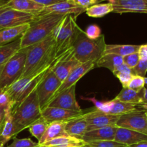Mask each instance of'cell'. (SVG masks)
<instances>
[{
    "mask_svg": "<svg viewBox=\"0 0 147 147\" xmlns=\"http://www.w3.org/2000/svg\"><path fill=\"white\" fill-rule=\"evenodd\" d=\"M55 55V42L52 34L42 41L30 46L20 78L34 76L54 67L61 56L56 58Z\"/></svg>",
    "mask_w": 147,
    "mask_h": 147,
    "instance_id": "1",
    "label": "cell"
},
{
    "mask_svg": "<svg viewBox=\"0 0 147 147\" xmlns=\"http://www.w3.org/2000/svg\"><path fill=\"white\" fill-rule=\"evenodd\" d=\"M65 15L50 14L37 17L21 36V49L30 47L47 38Z\"/></svg>",
    "mask_w": 147,
    "mask_h": 147,
    "instance_id": "2",
    "label": "cell"
},
{
    "mask_svg": "<svg viewBox=\"0 0 147 147\" xmlns=\"http://www.w3.org/2000/svg\"><path fill=\"white\" fill-rule=\"evenodd\" d=\"M106 45L103 34L96 40H90L80 29L72 46L73 55L81 64L89 62L96 63L104 53Z\"/></svg>",
    "mask_w": 147,
    "mask_h": 147,
    "instance_id": "3",
    "label": "cell"
},
{
    "mask_svg": "<svg viewBox=\"0 0 147 147\" xmlns=\"http://www.w3.org/2000/svg\"><path fill=\"white\" fill-rule=\"evenodd\" d=\"M11 114L19 133L41 117V109L36 89L11 109Z\"/></svg>",
    "mask_w": 147,
    "mask_h": 147,
    "instance_id": "4",
    "label": "cell"
},
{
    "mask_svg": "<svg viewBox=\"0 0 147 147\" xmlns=\"http://www.w3.org/2000/svg\"><path fill=\"white\" fill-rule=\"evenodd\" d=\"M80 30L71 14H66L55 27L52 35L55 42L56 58L71 48Z\"/></svg>",
    "mask_w": 147,
    "mask_h": 147,
    "instance_id": "5",
    "label": "cell"
},
{
    "mask_svg": "<svg viewBox=\"0 0 147 147\" xmlns=\"http://www.w3.org/2000/svg\"><path fill=\"white\" fill-rule=\"evenodd\" d=\"M53 67H50L45 71L37 73L34 76L20 78L17 81L14 82L7 90H5L9 97L10 105L11 107L13 108L15 105L20 103L22 100L27 97L34 89L37 88V86L44 78L47 72L50 69H53Z\"/></svg>",
    "mask_w": 147,
    "mask_h": 147,
    "instance_id": "6",
    "label": "cell"
},
{
    "mask_svg": "<svg viewBox=\"0 0 147 147\" xmlns=\"http://www.w3.org/2000/svg\"><path fill=\"white\" fill-rule=\"evenodd\" d=\"M30 47L20 49L4 64L0 76V89L5 90L20 78Z\"/></svg>",
    "mask_w": 147,
    "mask_h": 147,
    "instance_id": "7",
    "label": "cell"
},
{
    "mask_svg": "<svg viewBox=\"0 0 147 147\" xmlns=\"http://www.w3.org/2000/svg\"><path fill=\"white\" fill-rule=\"evenodd\" d=\"M52 70L53 69H50L47 72L36 88L41 111L48 106L49 103L53 100L56 91L62 83Z\"/></svg>",
    "mask_w": 147,
    "mask_h": 147,
    "instance_id": "8",
    "label": "cell"
},
{
    "mask_svg": "<svg viewBox=\"0 0 147 147\" xmlns=\"http://www.w3.org/2000/svg\"><path fill=\"white\" fill-rule=\"evenodd\" d=\"M116 126L147 135V114L145 109H135L119 116Z\"/></svg>",
    "mask_w": 147,
    "mask_h": 147,
    "instance_id": "9",
    "label": "cell"
},
{
    "mask_svg": "<svg viewBox=\"0 0 147 147\" xmlns=\"http://www.w3.org/2000/svg\"><path fill=\"white\" fill-rule=\"evenodd\" d=\"M83 116L88 123V131H90L106 126H116L120 116L103 113L94 109L88 113H84Z\"/></svg>",
    "mask_w": 147,
    "mask_h": 147,
    "instance_id": "10",
    "label": "cell"
},
{
    "mask_svg": "<svg viewBox=\"0 0 147 147\" xmlns=\"http://www.w3.org/2000/svg\"><path fill=\"white\" fill-rule=\"evenodd\" d=\"M80 64L81 63L74 57L72 47L60 56L52 71L60 81L63 82L68 75Z\"/></svg>",
    "mask_w": 147,
    "mask_h": 147,
    "instance_id": "11",
    "label": "cell"
},
{
    "mask_svg": "<svg viewBox=\"0 0 147 147\" xmlns=\"http://www.w3.org/2000/svg\"><path fill=\"white\" fill-rule=\"evenodd\" d=\"M34 19V14L7 9L0 14V27L1 29L9 28L30 24Z\"/></svg>",
    "mask_w": 147,
    "mask_h": 147,
    "instance_id": "12",
    "label": "cell"
},
{
    "mask_svg": "<svg viewBox=\"0 0 147 147\" xmlns=\"http://www.w3.org/2000/svg\"><path fill=\"white\" fill-rule=\"evenodd\" d=\"M48 106L76 111H83L76 98V86L64 90L51 100Z\"/></svg>",
    "mask_w": 147,
    "mask_h": 147,
    "instance_id": "13",
    "label": "cell"
},
{
    "mask_svg": "<svg viewBox=\"0 0 147 147\" xmlns=\"http://www.w3.org/2000/svg\"><path fill=\"white\" fill-rule=\"evenodd\" d=\"M86 11V9L76 7L67 0H65V1H60L57 4L48 6V7H45L44 9L40 13L35 15V17H39L50 14H63V15L71 14L76 20L78 16L85 12Z\"/></svg>",
    "mask_w": 147,
    "mask_h": 147,
    "instance_id": "14",
    "label": "cell"
},
{
    "mask_svg": "<svg viewBox=\"0 0 147 147\" xmlns=\"http://www.w3.org/2000/svg\"><path fill=\"white\" fill-rule=\"evenodd\" d=\"M113 12L147 14V0H113Z\"/></svg>",
    "mask_w": 147,
    "mask_h": 147,
    "instance_id": "15",
    "label": "cell"
},
{
    "mask_svg": "<svg viewBox=\"0 0 147 147\" xmlns=\"http://www.w3.org/2000/svg\"><path fill=\"white\" fill-rule=\"evenodd\" d=\"M95 66H96V63H93V62H89V63L80 64V65H78L77 67H76V68L68 75V76L65 79L64 81L62 82L60 88H59L57 89V91H56L53 98H55L57 95L60 94V93H62L63 91L68 89L69 88L72 87V86H76L77 82L81 78H83L86 73H88L90 70H91Z\"/></svg>",
    "mask_w": 147,
    "mask_h": 147,
    "instance_id": "16",
    "label": "cell"
},
{
    "mask_svg": "<svg viewBox=\"0 0 147 147\" xmlns=\"http://www.w3.org/2000/svg\"><path fill=\"white\" fill-rule=\"evenodd\" d=\"M83 111L67 110L60 108L47 106L41 111V116L47 123L60 121H68L83 114Z\"/></svg>",
    "mask_w": 147,
    "mask_h": 147,
    "instance_id": "17",
    "label": "cell"
},
{
    "mask_svg": "<svg viewBox=\"0 0 147 147\" xmlns=\"http://www.w3.org/2000/svg\"><path fill=\"white\" fill-rule=\"evenodd\" d=\"M11 109L12 107L9 106L7 109L5 117L0 126V147L4 146L10 139L14 138L19 134L13 121Z\"/></svg>",
    "mask_w": 147,
    "mask_h": 147,
    "instance_id": "18",
    "label": "cell"
},
{
    "mask_svg": "<svg viewBox=\"0 0 147 147\" xmlns=\"http://www.w3.org/2000/svg\"><path fill=\"white\" fill-rule=\"evenodd\" d=\"M114 141L129 146L142 142H147V135L130 129L118 127Z\"/></svg>",
    "mask_w": 147,
    "mask_h": 147,
    "instance_id": "19",
    "label": "cell"
},
{
    "mask_svg": "<svg viewBox=\"0 0 147 147\" xmlns=\"http://www.w3.org/2000/svg\"><path fill=\"white\" fill-rule=\"evenodd\" d=\"M117 126H106L87 131L82 138L86 144L100 141L114 140Z\"/></svg>",
    "mask_w": 147,
    "mask_h": 147,
    "instance_id": "20",
    "label": "cell"
},
{
    "mask_svg": "<svg viewBox=\"0 0 147 147\" xmlns=\"http://www.w3.org/2000/svg\"><path fill=\"white\" fill-rule=\"evenodd\" d=\"M5 6L8 9L30 13L34 15H37L45 7L32 0H8Z\"/></svg>",
    "mask_w": 147,
    "mask_h": 147,
    "instance_id": "21",
    "label": "cell"
},
{
    "mask_svg": "<svg viewBox=\"0 0 147 147\" xmlns=\"http://www.w3.org/2000/svg\"><path fill=\"white\" fill-rule=\"evenodd\" d=\"M67 122V121H53L49 123L44 134L42 136L40 140L37 142V144H42L60 136L68 135L65 131V126Z\"/></svg>",
    "mask_w": 147,
    "mask_h": 147,
    "instance_id": "22",
    "label": "cell"
},
{
    "mask_svg": "<svg viewBox=\"0 0 147 147\" xmlns=\"http://www.w3.org/2000/svg\"><path fill=\"white\" fill-rule=\"evenodd\" d=\"M65 131L69 136L82 139L85 134L88 131V123L83 114L67 121Z\"/></svg>",
    "mask_w": 147,
    "mask_h": 147,
    "instance_id": "23",
    "label": "cell"
},
{
    "mask_svg": "<svg viewBox=\"0 0 147 147\" xmlns=\"http://www.w3.org/2000/svg\"><path fill=\"white\" fill-rule=\"evenodd\" d=\"M86 146V143L82 139L67 135L60 136L42 144H37L35 147H84Z\"/></svg>",
    "mask_w": 147,
    "mask_h": 147,
    "instance_id": "24",
    "label": "cell"
},
{
    "mask_svg": "<svg viewBox=\"0 0 147 147\" xmlns=\"http://www.w3.org/2000/svg\"><path fill=\"white\" fill-rule=\"evenodd\" d=\"M30 24H24L9 28L0 30V46L4 45L21 37L30 27Z\"/></svg>",
    "mask_w": 147,
    "mask_h": 147,
    "instance_id": "25",
    "label": "cell"
},
{
    "mask_svg": "<svg viewBox=\"0 0 147 147\" xmlns=\"http://www.w3.org/2000/svg\"><path fill=\"white\" fill-rule=\"evenodd\" d=\"M144 88L142 90L137 91L128 88H123L116 98L123 102L140 106L143 98Z\"/></svg>",
    "mask_w": 147,
    "mask_h": 147,
    "instance_id": "26",
    "label": "cell"
},
{
    "mask_svg": "<svg viewBox=\"0 0 147 147\" xmlns=\"http://www.w3.org/2000/svg\"><path fill=\"white\" fill-rule=\"evenodd\" d=\"M21 49V37L4 45L0 46V66L4 65Z\"/></svg>",
    "mask_w": 147,
    "mask_h": 147,
    "instance_id": "27",
    "label": "cell"
},
{
    "mask_svg": "<svg viewBox=\"0 0 147 147\" xmlns=\"http://www.w3.org/2000/svg\"><path fill=\"white\" fill-rule=\"evenodd\" d=\"M140 45H106L103 54H114L125 57L139 51Z\"/></svg>",
    "mask_w": 147,
    "mask_h": 147,
    "instance_id": "28",
    "label": "cell"
},
{
    "mask_svg": "<svg viewBox=\"0 0 147 147\" xmlns=\"http://www.w3.org/2000/svg\"><path fill=\"white\" fill-rule=\"evenodd\" d=\"M123 63V57L114 54H103L96 62V65L98 67H105L113 73L118 67Z\"/></svg>",
    "mask_w": 147,
    "mask_h": 147,
    "instance_id": "29",
    "label": "cell"
},
{
    "mask_svg": "<svg viewBox=\"0 0 147 147\" xmlns=\"http://www.w3.org/2000/svg\"><path fill=\"white\" fill-rule=\"evenodd\" d=\"M109 103H110L109 113L116 115V116H121L124 113L132 111L136 109V106H137L134 104L121 101L116 98H115L113 100H109Z\"/></svg>",
    "mask_w": 147,
    "mask_h": 147,
    "instance_id": "30",
    "label": "cell"
},
{
    "mask_svg": "<svg viewBox=\"0 0 147 147\" xmlns=\"http://www.w3.org/2000/svg\"><path fill=\"white\" fill-rule=\"evenodd\" d=\"M111 12H113V6L111 3L96 4L86 9V13L88 16L93 18H100L106 16Z\"/></svg>",
    "mask_w": 147,
    "mask_h": 147,
    "instance_id": "31",
    "label": "cell"
},
{
    "mask_svg": "<svg viewBox=\"0 0 147 147\" xmlns=\"http://www.w3.org/2000/svg\"><path fill=\"white\" fill-rule=\"evenodd\" d=\"M48 123H47V121L45 120L41 116L40 119H37L29 126V131H30V134L34 138H36L39 142L44 134L45 131L48 126Z\"/></svg>",
    "mask_w": 147,
    "mask_h": 147,
    "instance_id": "32",
    "label": "cell"
},
{
    "mask_svg": "<svg viewBox=\"0 0 147 147\" xmlns=\"http://www.w3.org/2000/svg\"><path fill=\"white\" fill-rule=\"evenodd\" d=\"M145 85L146 84H145L144 82V78L136 76V75H134L131 80L128 84L127 88L132 89V90L139 91V90H142L144 88H145Z\"/></svg>",
    "mask_w": 147,
    "mask_h": 147,
    "instance_id": "33",
    "label": "cell"
},
{
    "mask_svg": "<svg viewBox=\"0 0 147 147\" xmlns=\"http://www.w3.org/2000/svg\"><path fill=\"white\" fill-rule=\"evenodd\" d=\"M37 143L33 142L31 139H17L14 137L13 142L7 146L3 147H35Z\"/></svg>",
    "mask_w": 147,
    "mask_h": 147,
    "instance_id": "34",
    "label": "cell"
},
{
    "mask_svg": "<svg viewBox=\"0 0 147 147\" xmlns=\"http://www.w3.org/2000/svg\"><path fill=\"white\" fill-rule=\"evenodd\" d=\"M87 147H127V146L113 141H100L86 144Z\"/></svg>",
    "mask_w": 147,
    "mask_h": 147,
    "instance_id": "35",
    "label": "cell"
},
{
    "mask_svg": "<svg viewBox=\"0 0 147 147\" xmlns=\"http://www.w3.org/2000/svg\"><path fill=\"white\" fill-rule=\"evenodd\" d=\"M85 34L90 40H96L101 36V29L98 24H90L86 29Z\"/></svg>",
    "mask_w": 147,
    "mask_h": 147,
    "instance_id": "36",
    "label": "cell"
},
{
    "mask_svg": "<svg viewBox=\"0 0 147 147\" xmlns=\"http://www.w3.org/2000/svg\"><path fill=\"white\" fill-rule=\"evenodd\" d=\"M123 63H124L126 65H127L129 68L133 69L137 65V64L139 63L140 58H139V55L138 52L134 53H132V54L128 55L123 57Z\"/></svg>",
    "mask_w": 147,
    "mask_h": 147,
    "instance_id": "37",
    "label": "cell"
},
{
    "mask_svg": "<svg viewBox=\"0 0 147 147\" xmlns=\"http://www.w3.org/2000/svg\"><path fill=\"white\" fill-rule=\"evenodd\" d=\"M116 78L119 80L123 86V88H127L128 84L131 80L134 74L132 73V70L131 71H121L116 73L114 75Z\"/></svg>",
    "mask_w": 147,
    "mask_h": 147,
    "instance_id": "38",
    "label": "cell"
},
{
    "mask_svg": "<svg viewBox=\"0 0 147 147\" xmlns=\"http://www.w3.org/2000/svg\"><path fill=\"white\" fill-rule=\"evenodd\" d=\"M131 70L134 75L145 78L147 73V60H139L137 65Z\"/></svg>",
    "mask_w": 147,
    "mask_h": 147,
    "instance_id": "39",
    "label": "cell"
},
{
    "mask_svg": "<svg viewBox=\"0 0 147 147\" xmlns=\"http://www.w3.org/2000/svg\"><path fill=\"white\" fill-rule=\"evenodd\" d=\"M67 1H69L76 7L86 9H87L90 6H93L100 2L99 0H67Z\"/></svg>",
    "mask_w": 147,
    "mask_h": 147,
    "instance_id": "40",
    "label": "cell"
},
{
    "mask_svg": "<svg viewBox=\"0 0 147 147\" xmlns=\"http://www.w3.org/2000/svg\"><path fill=\"white\" fill-rule=\"evenodd\" d=\"M0 106H4L5 108H9L11 106L9 97L6 90H2L0 93Z\"/></svg>",
    "mask_w": 147,
    "mask_h": 147,
    "instance_id": "41",
    "label": "cell"
},
{
    "mask_svg": "<svg viewBox=\"0 0 147 147\" xmlns=\"http://www.w3.org/2000/svg\"><path fill=\"white\" fill-rule=\"evenodd\" d=\"M34 2L38 3L44 7H48V6L53 5V4H57L60 1H65V0H32Z\"/></svg>",
    "mask_w": 147,
    "mask_h": 147,
    "instance_id": "42",
    "label": "cell"
},
{
    "mask_svg": "<svg viewBox=\"0 0 147 147\" xmlns=\"http://www.w3.org/2000/svg\"><path fill=\"white\" fill-rule=\"evenodd\" d=\"M138 53H139L140 60H147V49L146 45H140Z\"/></svg>",
    "mask_w": 147,
    "mask_h": 147,
    "instance_id": "43",
    "label": "cell"
},
{
    "mask_svg": "<svg viewBox=\"0 0 147 147\" xmlns=\"http://www.w3.org/2000/svg\"><path fill=\"white\" fill-rule=\"evenodd\" d=\"M140 106L142 108V109H145V110H147V88H144V95H143L142 101V103H141Z\"/></svg>",
    "mask_w": 147,
    "mask_h": 147,
    "instance_id": "44",
    "label": "cell"
},
{
    "mask_svg": "<svg viewBox=\"0 0 147 147\" xmlns=\"http://www.w3.org/2000/svg\"><path fill=\"white\" fill-rule=\"evenodd\" d=\"M8 108H5L4 106H0V126H1V123H2L3 121H4V117L6 115V111Z\"/></svg>",
    "mask_w": 147,
    "mask_h": 147,
    "instance_id": "45",
    "label": "cell"
},
{
    "mask_svg": "<svg viewBox=\"0 0 147 147\" xmlns=\"http://www.w3.org/2000/svg\"><path fill=\"white\" fill-rule=\"evenodd\" d=\"M7 1H8V0H0V14H1L4 10L8 9L5 6L6 3H7Z\"/></svg>",
    "mask_w": 147,
    "mask_h": 147,
    "instance_id": "46",
    "label": "cell"
},
{
    "mask_svg": "<svg viewBox=\"0 0 147 147\" xmlns=\"http://www.w3.org/2000/svg\"><path fill=\"white\" fill-rule=\"evenodd\" d=\"M127 147H147V142H139V143L131 145Z\"/></svg>",
    "mask_w": 147,
    "mask_h": 147,
    "instance_id": "47",
    "label": "cell"
},
{
    "mask_svg": "<svg viewBox=\"0 0 147 147\" xmlns=\"http://www.w3.org/2000/svg\"><path fill=\"white\" fill-rule=\"evenodd\" d=\"M4 65H1V66H0V76H1V71H2V69H3V67H4Z\"/></svg>",
    "mask_w": 147,
    "mask_h": 147,
    "instance_id": "48",
    "label": "cell"
},
{
    "mask_svg": "<svg viewBox=\"0 0 147 147\" xmlns=\"http://www.w3.org/2000/svg\"><path fill=\"white\" fill-rule=\"evenodd\" d=\"M99 1H100H100H106V0H99ZM108 1H109V3H111V2H112V1H113V0H108Z\"/></svg>",
    "mask_w": 147,
    "mask_h": 147,
    "instance_id": "49",
    "label": "cell"
},
{
    "mask_svg": "<svg viewBox=\"0 0 147 147\" xmlns=\"http://www.w3.org/2000/svg\"><path fill=\"white\" fill-rule=\"evenodd\" d=\"M144 82H145V84L147 85V78L146 77L144 78Z\"/></svg>",
    "mask_w": 147,
    "mask_h": 147,
    "instance_id": "50",
    "label": "cell"
},
{
    "mask_svg": "<svg viewBox=\"0 0 147 147\" xmlns=\"http://www.w3.org/2000/svg\"><path fill=\"white\" fill-rule=\"evenodd\" d=\"M1 91H2V90H1V89H0V93H1Z\"/></svg>",
    "mask_w": 147,
    "mask_h": 147,
    "instance_id": "51",
    "label": "cell"
},
{
    "mask_svg": "<svg viewBox=\"0 0 147 147\" xmlns=\"http://www.w3.org/2000/svg\"><path fill=\"white\" fill-rule=\"evenodd\" d=\"M146 49H147V44H146Z\"/></svg>",
    "mask_w": 147,
    "mask_h": 147,
    "instance_id": "52",
    "label": "cell"
},
{
    "mask_svg": "<svg viewBox=\"0 0 147 147\" xmlns=\"http://www.w3.org/2000/svg\"><path fill=\"white\" fill-rule=\"evenodd\" d=\"M146 114H147V110H146Z\"/></svg>",
    "mask_w": 147,
    "mask_h": 147,
    "instance_id": "53",
    "label": "cell"
},
{
    "mask_svg": "<svg viewBox=\"0 0 147 147\" xmlns=\"http://www.w3.org/2000/svg\"><path fill=\"white\" fill-rule=\"evenodd\" d=\"M1 27H0V30H1Z\"/></svg>",
    "mask_w": 147,
    "mask_h": 147,
    "instance_id": "54",
    "label": "cell"
},
{
    "mask_svg": "<svg viewBox=\"0 0 147 147\" xmlns=\"http://www.w3.org/2000/svg\"><path fill=\"white\" fill-rule=\"evenodd\" d=\"M84 147H87V146H84Z\"/></svg>",
    "mask_w": 147,
    "mask_h": 147,
    "instance_id": "55",
    "label": "cell"
}]
</instances>
